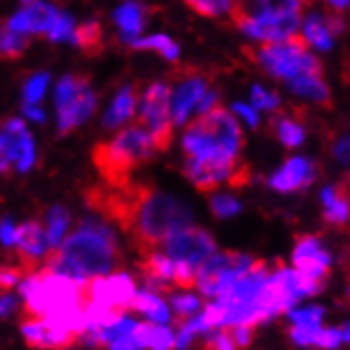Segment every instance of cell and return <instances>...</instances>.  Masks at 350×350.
<instances>
[{
    "instance_id": "cell-1",
    "label": "cell",
    "mask_w": 350,
    "mask_h": 350,
    "mask_svg": "<svg viewBox=\"0 0 350 350\" xmlns=\"http://www.w3.org/2000/svg\"><path fill=\"white\" fill-rule=\"evenodd\" d=\"M85 202L102 219L115 221L128 234L140 255L161 249L172 232L191 225V211L174 196H166L145 183H128L121 187H92Z\"/></svg>"
},
{
    "instance_id": "cell-2",
    "label": "cell",
    "mask_w": 350,
    "mask_h": 350,
    "mask_svg": "<svg viewBox=\"0 0 350 350\" xmlns=\"http://www.w3.org/2000/svg\"><path fill=\"white\" fill-rule=\"evenodd\" d=\"M45 265L57 274L88 280L123 265L117 236L100 219H81L77 230L45 253Z\"/></svg>"
},
{
    "instance_id": "cell-3",
    "label": "cell",
    "mask_w": 350,
    "mask_h": 350,
    "mask_svg": "<svg viewBox=\"0 0 350 350\" xmlns=\"http://www.w3.org/2000/svg\"><path fill=\"white\" fill-rule=\"evenodd\" d=\"M157 149L151 134L136 121L119 130L113 140H102L94 145L92 161L102 180L111 187H121L128 185L132 180V172L142 163L151 161Z\"/></svg>"
},
{
    "instance_id": "cell-4",
    "label": "cell",
    "mask_w": 350,
    "mask_h": 350,
    "mask_svg": "<svg viewBox=\"0 0 350 350\" xmlns=\"http://www.w3.org/2000/svg\"><path fill=\"white\" fill-rule=\"evenodd\" d=\"M242 147L244 136L238 119L219 105L198 115L183 136V149L187 157L240 161Z\"/></svg>"
},
{
    "instance_id": "cell-5",
    "label": "cell",
    "mask_w": 350,
    "mask_h": 350,
    "mask_svg": "<svg viewBox=\"0 0 350 350\" xmlns=\"http://www.w3.org/2000/svg\"><path fill=\"white\" fill-rule=\"evenodd\" d=\"M246 53L267 75L286 81V83L308 72H323L321 62L310 53L308 45L297 34L284 40H276V43H261V47L246 49Z\"/></svg>"
},
{
    "instance_id": "cell-6",
    "label": "cell",
    "mask_w": 350,
    "mask_h": 350,
    "mask_svg": "<svg viewBox=\"0 0 350 350\" xmlns=\"http://www.w3.org/2000/svg\"><path fill=\"white\" fill-rule=\"evenodd\" d=\"M170 98H172V88L168 83H163V81H157V83H151L147 88L145 94H140V102H138L136 121L151 134L157 153H163L170 147L174 134Z\"/></svg>"
},
{
    "instance_id": "cell-7",
    "label": "cell",
    "mask_w": 350,
    "mask_h": 350,
    "mask_svg": "<svg viewBox=\"0 0 350 350\" xmlns=\"http://www.w3.org/2000/svg\"><path fill=\"white\" fill-rule=\"evenodd\" d=\"M255 259L244 253H232V251H215L208 259L200 265L196 289L202 291V295L219 299L230 291V286L238 280V276L249 270Z\"/></svg>"
},
{
    "instance_id": "cell-8",
    "label": "cell",
    "mask_w": 350,
    "mask_h": 350,
    "mask_svg": "<svg viewBox=\"0 0 350 350\" xmlns=\"http://www.w3.org/2000/svg\"><path fill=\"white\" fill-rule=\"evenodd\" d=\"M183 174L202 193L215 191L219 185L242 187L249 180V170L242 161H223L211 157H187L183 163Z\"/></svg>"
},
{
    "instance_id": "cell-9",
    "label": "cell",
    "mask_w": 350,
    "mask_h": 350,
    "mask_svg": "<svg viewBox=\"0 0 350 350\" xmlns=\"http://www.w3.org/2000/svg\"><path fill=\"white\" fill-rule=\"evenodd\" d=\"M161 249L172 261L189 263L200 270V265L217 251V244H215V238L206 230L193 228V225H185V228L172 232L163 240Z\"/></svg>"
},
{
    "instance_id": "cell-10",
    "label": "cell",
    "mask_w": 350,
    "mask_h": 350,
    "mask_svg": "<svg viewBox=\"0 0 350 350\" xmlns=\"http://www.w3.org/2000/svg\"><path fill=\"white\" fill-rule=\"evenodd\" d=\"M15 251H17V259H19V267L24 270V274H32L34 270H38V261L45 257L49 244H47V234L43 223L30 219L26 223H22L15 230Z\"/></svg>"
},
{
    "instance_id": "cell-11",
    "label": "cell",
    "mask_w": 350,
    "mask_h": 350,
    "mask_svg": "<svg viewBox=\"0 0 350 350\" xmlns=\"http://www.w3.org/2000/svg\"><path fill=\"white\" fill-rule=\"evenodd\" d=\"M178 72L180 79L170 98V113L174 123H185L196 111L204 92L208 90V79L196 68H178Z\"/></svg>"
},
{
    "instance_id": "cell-12",
    "label": "cell",
    "mask_w": 350,
    "mask_h": 350,
    "mask_svg": "<svg viewBox=\"0 0 350 350\" xmlns=\"http://www.w3.org/2000/svg\"><path fill=\"white\" fill-rule=\"evenodd\" d=\"M293 265L306 276L314 280H325L332 267V255L314 236H304L293 249Z\"/></svg>"
},
{
    "instance_id": "cell-13",
    "label": "cell",
    "mask_w": 350,
    "mask_h": 350,
    "mask_svg": "<svg viewBox=\"0 0 350 350\" xmlns=\"http://www.w3.org/2000/svg\"><path fill=\"white\" fill-rule=\"evenodd\" d=\"M317 178V163L308 157H291L270 176V187L280 193H293L310 187Z\"/></svg>"
},
{
    "instance_id": "cell-14",
    "label": "cell",
    "mask_w": 350,
    "mask_h": 350,
    "mask_svg": "<svg viewBox=\"0 0 350 350\" xmlns=\"http://www.w3.org/2000/svg\"><path fill=\"white\" fill-rule=\"evenodd\" d=\"M96 94L90 85H85L81 92H77L66 105L57 107V132L59 136H66L72 130H77L81 123L88 121V117L96 111Z\"/></svg>"
},
{
    "instance_id": "cell-15",
    "label": "cell",
    "mask_w": 350,
    "mask_h": 350,
    "mask_svg": "<svg viewBox=\"0 0 350 350\" xmlns=\"http://www.w3.org/2000/svg\"><path fill=\"white\" fill-rule=\"evenodd\" d=\"M57 9L49 3H30L24 11L15 13L9 19V26L17 32H26V34H40L47 36V32L51 30L55 17H57Z\"/></svg>"
},
{
    "instance_id": "cell-16",
    "label": "cell",
    "mask_w": 350,
    "mask_h": 350,
    "mask_svg": "<svg viewBox=\"0 0 350 350\" xmlns=\"http://www.w3.org/2000/svg\"><path fill=\"white\" fill-rule=\"evenodd\" d=\"M26 132L22 119L9 117L0 126V174L9 176L15 170L17 163V149H19V136Z\"/></svg>"
},
{
    "instance_id": "cell-17",
    "label": "cell",
    "mask_w": 350,
    "mask_h": 350,
    "mask_svg": "<svg viewBox=\"0 0 350 350\" xmlns=\"http://www.w3.org/2000/svg\"><path fill=\"white\" fill-rule=\"evenodd\" d=\"M140 94H142L140 85L132 83V85H126L115 96L111 109L105 115V128L107 130H117V128L123 126V123H128L132 117H136Z\"/></svg>"
},
{
    "instance_id": "cell-18",
    "label": "cell",
    "mask_w": 350,
    "mask_h": 350,
    "mask_svg": "<svg viewBox=\"0 0 350 350\" xmlns=\"http://www.w3.org/2000/svg\"><path fill=\"white\" fill-rule=\"evenodd\" d=\"M151 9L136 3V0H130V3H123L117 11H115V24L121 30V38L126 43H132L134 38L140 36V32L145 30L147 19H149Z\"/></svg>"
},
{
    "instance_id": "cell-19",
    "label": "cell",
    "mask_w": 350,
    "mask_h": 350,
    "mask_svg": "<svg viewBox=\"0 0 350 350\" xmlns=\"http://www.w3.org/2000/svg\"><path fill=\"white\" fill-rule=\"evenodd\" d=\"M289 338L299 346L338 348L342 344V329L323 325H293L289 329Z\"/></svg>"
},
{
    "instance_id": "cell-20",
    "label": "cell",
    "mask_w": 350,
    "mask_h": 350,
    "mask_svg": "<svg viewBox=\"0 0 350 350\" xmlns=\"http://www.w3.org/2000/svg\"><path fill=\"white\" fill-rule=\"evenodd\" d=\"M323 215L332 225L350 223V193L344 185H327L321 191Z\"/></svg>"
},
{
    "instance_id": "cell-21",
    "label": "cell",
    "mask_w": 350,
    "mask_h": 350,
    "mask_svg": "<svg viewBox=\"0 0 350 350\" xmlns=\"http://www.w3.org/2000/svg\"><path fill=\"white\" fill-rule=\"evenodd\" d=\"M301 34H297L304 43L314 49V51H329L334 47V34L325 24V15L321 13H310L304 22L299 24Z\"/></svg>"
},
{
    "instance_id": "cell-22",
    "label": "cell",
    "mask_w": 350,
    "mask_h": 350,
    "mask_svg": "<svg viewBox=\"0 0 350 350\" xmlns=\"http://www.w3.org/2000/svg\"><path fill=\"white\" fill-rule=\"evenodd\" d=\"M289 90L304 98V100H310L314 105H327L332 94H329V85L327 81L323 79V72H308V75H301L297 79H291L289 83Z\"/></svg>"
},
{
    "instance_id": "cell-23",
    "label": "cell",
    "mask_w": 350,
    "mask_h": 350,
    "mask_svg": "<svg viewBox=\"0 0 350 350\" xmlns=\"http://www.w3.org/2000/svg\"><path fill=\"white\" fill-rule=\"evenodd\" d=\"M132 334L140 348H174V334L159 323H136Z\"/></svg>"
},
{
    "instance_id": "cell-24",
    "label": "cell",
    "mask_w": 350,
    "mask_h": 350,
    "mask_svg": "<svg viewBox=\"0 0 350 350\" xmlns=\"http://www.w3.org/2000/svg\"><path fill=\"white\" fill-rule=\"evenodd\" d=\"M102 38H105V34H102V26H100V22H96V19H90V22L77 26L70 34L72 43L88 55L102 53V49H105Z\"/></svg>"
},
{
    "instance_id": "cell-25",
    "label": "cell",
    "mask_w": 350,
    "mask_h": 350,
    "mask_svg": "<svg viewBox=\"0 0 350 350\" xmlns=\"http://www.w3.org/2000/svg\"><path fill=\"white\" fill-rule=\"evenodd\" d=\"M30 34L17 32L9 24H0V57L7 62L19 59L30 47Z\"/></svg>"
},
{
    "instance_id": "cell-26",
    "label": "cell",
    "mask_w": 350,
    "mask_h": 350,
    "mask_svg": "<svg viewBox=\"0 0 350 350\" xmlns=\"http://www.w3.org/2000/svg\"><path fill=\"white\" fill-rule=\"evenodd\" d=\"M130 310L142 312L149 321H155V323H168L170 321L168 306L151 291H136L132 297V304H130Z\"/></svg>"
},
{
    "instance_id": "cell-27",
    "label": "cell",
    "mask_w": 350,
    "mask_h": 350,
    "mask_svg": "<svg viewBox=\"0 0 350 350\" xmlns=\"http://www.w3.org/2000/svg\"><path fill=\"white\" fill-rule=\"evenodd\" d=\"M272 130H274V136L282 142L286 149H297L304 145V140H306L304 126L299 121H295L293 117H286V115L274 117Z\"/></svg>"
},
{
    "instance_id": "cell-28",
    "label": "cell",
    "mask_w": 350,
    "mask_h": 350,
    "mask_svg": "<svg viewBox=\"0 0 350 350\" xmlns=\"http://www.w3.org/2000/svg\"><path fill=\"white\" fill-rule=\"evenodd\" d=\"M70 225V215L64 206H53L49 211V217H47V228H45V234H47V244L49 249H55V246L62 242L64 238L66 230Z\"/></svg>"
},
{
    "instance_id": "cell-29",
    "label": "cell",
    "mask_w": 350,
    "mask_h": 350,
    "mask_svg": "<svg viewBox=\"0 0 350 350\" xmlns=\"http://www.w3.org/2000/svg\"><path fill=\"white\" fill-rule=\"evenodd\" d=\"M132 49H151V51H159L163 57L168 59H176L178 57V47L174 40H170L166 34H155V36H145V38H134L130 43Z\"/></svg>"
},
{
    "instance_id": "cell-30",
    "label": "cell",
    "mask_w": 350,
    "mask_h": 350,
    "mask_svg": "<svg viewBox=\"0 0 350 350\" xmlns=\"http://www.w3.org/2000/svg\"><path fill=\"white\" fill-rule=\"evenodd\" d=\"M257 11L276 13V15H301L306 0H253L249 3Z\"/></svg>"
},
{
    "instance_id": "cell-31",
    "label": "cell",
    "mask_w": 350,
    "mask_h": 350,
    "mask_svg": "<svg viewBox=\"0 0 350 350\" xmlns=\"http://www.w3.org/2000/svg\"><path fill=\"white\" fill-rule=\"evenodd\" d=\"M170 306L174 310V325H180L183 321L191 319L200 308H202V301L193 295H176L170 299Z\"/></svg>"
},
{
    "instance_id": "cell-32",
    "label": "cell",
    "mask_w": 350,
    "mask_h": 350,
    "mask_svg": "<svg viewBox=\"0 0 350 350\" xmlns=\"http://www.w3.org/2000/svg\"><path fill=\"white\" fill-rule=\"evenodd\" d=\"M185 5L204 17H219L230 13L232 0H185Z\"/></svg>"
},
{
    "instance_id": "cell-33",
    "label": "cell",
    "mask_w": 350,
    "mask_h": 350,
    "mask_svg": "<svg viewBox=\"0 0 350 350\" xmlns=\"http://www.w3.org/2000/svg\"><path fill=\"white\" fill-rule=\"evenodd\" d=\"M211 211L219 219H232V217H236L242 211V206H240V202L234 196L219 193V196L211 198Z\"/></svg>"
},
{
    "instance_id": "cell-34",
    "label": "cell",
    "mask_w": 350,
    "mask_h": 350,
    "mask_svg": "<svg viewBox=\"0 0 350 350\" xmlns=\"http://www.w3.org/2000/svg\"><path fill=\"white\" fill-rule=\"evenodd\" d=\"M289 319L293 325H323L325 310L321 306H304V308H291Z\"/></svg>"
},
{
    "instance_id": "cell-35",
    "label": "cell",
    "mask_w": 350,
    "mask_h": 350,
    "mask_svg": "<svg viewBox=\"0 0 350 350\" xmlns=\"http://www.w3.org/2000/svg\"><path fill=\"white\" fill-rule=\"evenodd\" d=\"M47 85H49V75L47 72L34 75L24 85V102H28V105H38L40 98H43L45 92H47Z\"/></svg>"
},
{
    "instance_id": "cell-36",
    "label": "cell",
    "mask_w": 350,
    "mask_h": 350,
    "mask_svg": "<svg viewBox=\"0 0 350 350\" xmlns=\"http://www.w3.org/2000/svg\"><path fill=\"white\" fill-rule=\"evenodd\" d=\"M251 105H253L257 111L272 113V111H278V107H280V98H278V94H274V92H270V90H263L261 85H255L253 92H251Z\"/></svg>"
},
{
    "instance_id": "cell-37",
    "label": "cell",
    "mask_w": 350,
    "mask_h": 350,
    "mask_svg": "<svg viewBox=\"0 0 350 350\" xmlns=\"http://www.w3.org/2000/svg\"><path fill=\"white\" fill-rule=\"evenodd\" d=\"M34 163V140L32 136L28 134V130L19 136V149H17V163L15 168L19 172H28Z\"/></svg>"
},
{
    "instance_id": "cell-38",
    "label": "cell",
    "mask_w": 350,
    "mask_h": 350,
    "mask_svg": "<svg viewBox=\"0 0 350 350\" xmlns=\"http://www.w3.org/2000/svg\"><path fill=\"white\" fill-rule=\"evenodd\" d=\"M72 30H75V19H72V15H68V13H57L55 22H53L51 30L47 32V36L51 40H66V38H70Z\"/></svg>"
},
{
    "instance_id": "cell-39",
    "label": "cell",
    "mask_w": 350,
    "mask_h": 350,
    "mask_svg": "<svg viewBox=\"0 0 350 350\" xmlns=\"http://www.w3.org/2000/svg\"><path fill=\"white\" fill-rule=\"evenodd\" d=\"M26 274L19 265H0V293H9Z\"/></svg>"
},
{
    "instance_id": "cell-40",
    "label": "cell",
    "mask_w": 350,
    "mask_h": 350,
    "mask_svg": "<svg viewBox=\"0 0 350 350\" xmlns=\"http://www.w3.org/2000/svg\"><path fill=\"white\" fill-rule=\"evenodd\" d=\"M332 151H334V157H336V161L340 163V166L350 172V134L338 136L334 140Z\"/></svg>"
},
{
    "instance_id": "cell-41",
    "label": "cell",
    "mask_w": 350,
    "mask_h": 350,
    "mask_svg": "<svg viewBox=\"0 0 350 350\" xmlns=\"http://www.w3.org/2000/svg\"><path fill=\"white\" fill-rule=\"evenodd\" d=\"M230 332V338L236 348H246L253 340V327L251 325H230L225 327Z\"/></svg>"
},
{
    "instance_id": "cell-42",
    "label": "cell",
    "mask_w": 350,
    "mask_h": 350,
    "mask_svg": "<svg viewBox=\"0 0 350 350\" xmlns=\"http://www.w3.org/2000/svg\"><path fill=\"white\" fill-rule=\"evenodd\" d=\"M234 113L244 123H249L251 128H257L259 126V113H257V109L253 105H246V102H236V105H234Z\"/></svg>"
},
{
    "instance_id": "cell-43",
    "label": "cell",
    "mask_w": 350,
    "mask_h": 350,
    "mask_svg": "<svg viewBox=\"0 0 350 350\" xmlns=\"http://www.w3.org/2000/svg\"><path fill=\"white\" fill-rule=\"evenodd\" d=\"M219 105V92L217 90H206L204 92V96L200 98V102L196 105V115H202V113H206V111H211L213 107H217Z\"/></svg>"
},
{
    "instance_id": "cell-44",
    "label": "cell",
    "mask_w": 350,
    "mask_h": 350,
    "mask_svg": "<svg viewBox=\"0 0 350 350\" xmlns=\"http://www.w3.org/2000/svg\"><path fill=\"white\" fill-rule=\"evenodd\" d=\"M0 242L5 246H13L15 242V225L11 223V219L0 221Z\"/></svg>"
},
{
    "instance_id": "cell-45",
    "label": "cell",
    "mask_w": 350,
    "mask_h": 350,
    "mask_svg": "<svg viewBox=\"0 0 350 350\" xmlns=\"http://www.w3.org/2000/svg\"><path fill=\"white\" fill-rule=\"evenodd\" d=\"M17 310V299L15 295L11 293H3V297H0V317H11L13 312Z\"/></svg>"
},
{
    "instance_id": "cell-46",
    "label": "cell",
    "mask_w": 350,
    "mask_h": 350,
    "mask_svg": "<svg viewBox=\"0 0 350 350\" xmlns=\"http://www.w3.org/2000/svg\"><path fill=\"white\" fill-rule=\"evenodd\" d=\"M325 24H327V28H329V30H332V34H334V36H336V34H340V32H344V28H346L344 19H342L340 15H336V13L325 15Z\"/></svg>"
},
{
    "instance_id": "cell-47",
    "label": "cell",
    "mask_w": 350,
    "mask_h": 350,
    "mask_svg": "<svg viewBox=\"0 0 350 350\" xmlns=\"http://www.w3.org/2000/svg\"><path fill=\"white\" fill-rule=\"evenodd\" d=\"M24 113L28 119H34V121H45V113L40 111L36 105H28V102H24Z\"/></svg>"
},
{
    "instance_id": "cell-48",
    "label": "cell",
    "mask_w": 350,
    "mask_h": 350,
    "mask_svg": "<svg viewBox=\"0 0 350 350\" xmlns=\"http://www.w3.org/2000/svg\"><path fill=\"white\" fill-rule=\"evenodd\" d=\"M325 3L332 7V9H336V11H346V9H350V0H325Z\"/></svg>"
},
{
    "instance_id": "cell-49",
    "label": "cell",
    "mask_w": 350,
    "mask_h": 350,
    "mask_svg": "<svg viewBox=\"0 0 350 350\" xmlns=\"http://www.w3.org/2000/svg\"><path fill=\"white\" fill-rule=\"evenodd\" d=\"M342 342H348L350 344V323L344 325V329H342Z\"/></svg>"
},
{
    "instance_id": "cell-50",
    "label": "cell",
    "mask_w": 350,
    "mask_h": 350,
    "mask_svg": "<svg viewBox=\"0 0 350 350\" xmlns=\"http://www.w3.org/2000/svg\"><path fill=\"white\" fill-rule=\"evenodd\" d=\"M24 3H26V5H30V3H34V0H24Z\"/></svg>"
},
{
    "instance_id": "cell-51",
    "label": "cell",
    "mask_w": 350,
    "mask_h": 350,
    "mask_svg": "<svg viewBox=\"0 0 350 350\" xmlns=\"http://www.w3.org/2000/svg\"><path fill=\"white\" fill-rule=\"evenodd\" d=\"M232 3H238V0H232Z\"/></svg>"
},
{
    "instance_id": "cell-52",
    "label": "cell",
    "mask_w": 350,
    "mask_h": 350,
    "mask_svg": "<svg viewBox=\"0 0 350 350\" xmlns=\"http://www.w3.org/2000/svg\"><path fill=\"white\" fill-rule=\"evenodd\" d=\"M348 293H350V286H348Z\"/></svg>"
}]
</instances>
